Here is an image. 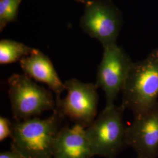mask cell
Listing matches in <instances>:
<instances>
[{
	"label": "cell",
	"instance_id": "cell-1",
	"mask_svg": "<svg viewBox=\"0 0 158 158\" xmlns=\"http://www.w3.org/2000/svg\"><path fill=\"white\" fill-rule=\"evenodd\" d=\"M66 119L56 108L50 117L12 123L11 148L25 158H53L58 135Z\"/></svg>",
	"mask_w": 158,
	"mask_h": 158
},
{
	"label": "cell",
	"instance_id": "cell-2",
	"mask_svg": "<svg viewBox=\"0 0 158 158\" xmlns=\"http://www.w3.org/2000/svg\"><path fill=\"white\" fill-rule=\"evenodd\" d=\"M121 106L134 117L153 107L158 99V50L133 63L122 90Z\"/></svg>",
	"mask_w": 158,
	"mask_h": 158
},
{
	"label": "cell",
	"instance_id": "cell-3",
	"mask_svg": "<svg viewBox=\"0 0 158 158\" xmlns=\"http://www.w3.org/2000/svg\"><path fill=\"white\" fill-rule=\"evenodd\" d=\"M124 108L121 105L105 107L85 132L94 156L116 158L128 147L127 127L124 122Z\"/></svg>",
	"mask_w": 158,
	"mask_h": 158
},
{
	"label": "cell",
	"instance_id": "cell-4",
	"mask_svg": "<svg viewBox=\"0 0 158 158\" xmlns=\"http://www.w3.org/2000/svg\"><path fill=\"white\" fill-rule=\"evenodd\" d=\"M8 85L15 121L38 117L45 111L55 109L56 98L52 91L37 85L25 74L12 75Z\"/></svg>",
	"mask_w": 158,
	"mask_h": 158
},
{
	"label": "cell",
	"instance_id": "cell-5",
	"mask_svg": "<svg viewBox=\"0 0 158 158\" xmlns=\"http://www.w3.org/2000/svg\"><path fill=\"white\" fill-rule=\"evenodd\" d=\"M85 6L80 20L82 31L98 40L103 48L117 44L123 26L120 11L111 0H89Z\"/></svg>",
	"mask_w": 158,
	"mask_h": 158
},
{
	"label": "cell",
	"instance_id": "cell-6",
	"mask_svg": "<svg viewBox=\"0 0 158 158\" xmlns=\"http://www.w3.org/2000/svg\"><path fill=\"white\" fill-rule=\"evenodd\" d=\"M67 95L56 100V108L66 119L85 128L96 119L98 94L96 84L71 79L64 83Z\"/></svg>",
	"mask_w": 158,
	"mask_h": 158
},
{
	"label": "cell",
	"instance_id": "cell-7",
	"mask_svg": "<svg viewBox=\"0 0 158 158\" xmlns=\"http://www.w3.org/2000/svg\"><path fill=\"white\" fill-rule=\"evenodd\" d=\"M96 75V85L105 94L106 107L111 106L122 92L133 64L125 51L117 44L104 48Z\"/></svg>",
	"mask_w": 158,
	"mask_h": 158
},
{
	"label": "cell",
	"instance_id": "cell-8",
	"mask_svg": "<svg viewBox=\"0 0 158 158\" xmlns=\"http://www.w3.org/2000/svg\"><path fill=\"white\" fill-rule=\"evenodd\" d=\"M127 142L138 157L156 158L158 154V102L138 116L127 130Z\"/></svg>",
	"mask_w": 158,
	"mask_h": 158
},
{
	"label": "cell",
	"instance_id": "cell-9",
	"mask_svg": "<svg viewBox=\"0 0 158 158\" xmlns=\"http://www.w3.org/2000/svg\"><path fill=\"white\" fill-rule=\"evenodd\" d=\"M24 74L35 80L45 83L55 94L56 100L65 90L63 83L57 73L51 59L42 52L36 49L31 55L23 57L19 61Z\"/></svg>",
	"mask_w": 158,
	"mask_h": 158
},
{
	"label": "cell",
	"instance_id": "cell-10",
	"mask_svg": "<svg viewBox=\"0 0 158 158\" xmlns=\"http://www.w3.org/2000/svg\"><path fill=\"white\" fill-rule=\"evenodd\" d=\"M93 157L85 128L79 125L72 128L64 125L57 137L53 158Z\"/></svg>",
	"mask_w": 158,
	"mask_h": 158
},
{
	"label": "cell",
	"instance_id": "cell-11",
	"mask_svg": "<svg viewBox=\"0 0 158 158\" xmlns=\"http://www.w3.org/2000/svg\"><path fill=\"white\" fill-rule=\"evenodd\" d=\"M36 49L10 40L0 41V64H7L19 61L23 57L33 53Z\"/></svg>",
	"mask_w": 158,
	"mask_h": 158
},
{
	"label": "cell",
	"instance_id": "cell-12",
	"mask_svg": "<svg viewBox=\"0 0 158 158\" xmlns=\"http://www.w3.org/2000/svg\"><path fill=\"white\" fill-rule=\"evenodd\" d=\"M22 0H0V32L10 23L17 21Z\"/></svg>",
	"mask_w": 158,
	"mask_h": 158
},
{
	"label": "cell",
	"instance_id": "cell-13",
	"mask_svg": "<svg viewBox=\"0 0 158 158\" xmlns=\"http://www.w3.org/2000/svg\"><path fill=\"white\" fill-rule=\"evenodd\" d=\"M12 134V123L8 118L0 117V141H3L6 138L11 137Z\"/></svg>",
	"mask_w": 158,
	"mask_h": 158
},
{
	"label": "cell",
	"instance_id": "cell-14",
	"mask_svg": "<svg viewBox=\"0 0 158 158\" xmlns=\"http://www.w3.org/2000/svg\"><path fill=\"white\" fill-rule=\"evenodd\" d=\"M0 158H25L23 155L15 149L3 152L0 154Z\"/></svg>",
	"mask_w": 158,
	"mask_h": 158
},
{
	"label": "cell",
	"instance_id": "cell-15",
	"mask_svg": "<svg viewBox=\"0 0 158 158\" xmlns=\"http://www.w3.org/2000/svg\"><path fill=\"white\" fill-rule=\"evenodd\" d=\"M74 1H77L78 2H80V3L84 4L85 5L86 4H87L89 2V0H74Z\"/></svg>",
	"mask_w": 158,
	"mask_h": 158
},
{
	"label": "cell",
	"instance_id": "cell-16",
	"mask_svg": "<svg viewBox=\"0 0 158 158\" xmlns=\"http://www.w3.org/2000/svg\"><path fill=\"white\" fill-rule=\"evenodd\" d=\"M136 158H139V157H137Z\"/></svg>",
	"mask_w": 158,
	"mask_h": 158
},
{
	"label": "cell",
	"instance_id": "cell-17",
	"mask_svg": "<svg viewBox=\"0 0 158 158\" xmlns=\"http://www.w3.org/2000/svg\"></svg>",
	"mask_w": 158,
	"mask_h": 158
}]
</instances>
